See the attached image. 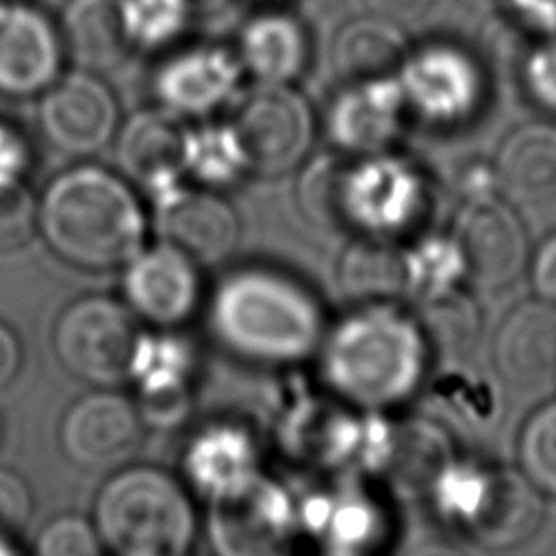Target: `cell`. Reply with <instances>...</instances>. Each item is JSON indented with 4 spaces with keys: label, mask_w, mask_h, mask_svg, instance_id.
<instances>
[{
    "label": "cell",
    "mask_w": 556,
    "mask_h": 556,
    "mask_svg": "<svg viewBox=\"0 0 556 556\" xmlns=\"http://www.w3.org/2000/svg\"><path fill=\"white\" fill-rule=\"evenodd\" d=\"M406 291L430 300L454 289V282L465 276L460 254L454 239H428L404 254Z\"/></svg>",
    "instance_id": "31"
},
{
    "label": "cell",
    "mask_w": 556,
    "mask_h": 556,
    "mask_svg": "<svg viewBox=\"0 0 556 556\" xmlns=\"http://www.w3.org/2000/svg\"><path fill=\"white\" fill-rule=\"evenodd\" d=\"M521 76L532 102L556 113V39H547L532 48L526 56Z\"/></svg>",
    "instance_id": "34"
},
{
    "label": "cell",
    "mask_w": 556,
    "mask_h": 556,
    "mask_svg": "<svg viewBox=\"0 0 556 556\" xmlns=\"http://www.w3.org/2000/svg\"><path fill=\"white\" fill-rule=\"evenodd\" d=\"M510 15L528 30L556 35V0H506Z\"/></svg>",
    "instance_id": "39"
},
{
    "label": "cell",
    "mask_w": 556,
    "mask_h": 556,
    "mask_svg": "<svg viewBox=\"0 0 556 556\" xmlns=\"http://www.w3.org/2000/svg\"><path fill=\"white\" fill-rule=\"evenodd\" d=\"M182 172L208 187H224L248 169L245 152L232 124H204L185 128Z\"/></svg>",
    "instance_id": "29"
},
{
    "label": "cell",
    "mask_w": 556,
    "mask_h": 556,
    "mask_svg": "<svg viewBox=\"0 0 556 556\" xmlns=\"http://www.w3.org/2000/svg\"><path fill=\"white\" fill-rule=\"evenodd\" d=\"M395 76L406 109L432 124L465 122L484 96V74L476 56L447 41L408 50Z\"/></svg>",
    "instance_id": "9"
},
{
    "label": "cell",
    "mask_w": 556,
    "mask_h": 556,
    "mask_svg": "<svg viewBox=\"0 0 556 556\" xmlns=\"http://www.w3.org/2000/svg\"><path fill=\"white\" fill-rule=\"evenodd\" d=\"M100 536L93 523L78 515L54 517L41 528L35 552L41 556H93L100 552Z\"/></svg>",
    "instance_id": "33"
},
{
    "label": "cell",
    "mask_w": 556,
    "mask_h": 556,
    "mask_svg": "<svg viewBox=\"0 0 556 556\" xmlns=\"http://www.w3.org/2000/svg\"><path fill=\"white\" fill-rule=\"evenodd\" d=\"M15 547L11 545V539L7 536H0V554H13Z\"/></svg>",
    "instance_id": "42"
},
{
    "label": "cell",
    "mask_w": 556,
    "mask_h": 556,
    "mask_svg": "<svg viewBox=\"0 0 556 556\" xmlns=\"http://www.w3.org/2000/svg\"><path fill=\"white\" fill-rule=\"evenodd\" d=\"M363 2L367 4V9L374 15L387 17V20L397 22V24L417 20L432 4V0H363Z\"/></svg>",
    "instance_id": "40"
},
{
    "label": "cell",
    "mask_w": 556,
    "mask_h": 556,
    "mask_svg": "<svg viewBox=\"0 0 556 556\" xmlns=\"http://www.w3.org/2000/svg\"><path fill=\"white\" fill-rule=\"evenodd\" d=\"M185 128L172 111H139L117 135L119 167L141 182L154 206L172 198L180 185Z\"/></svg>",
    "instance_id": "19"
},
{
    "label": "cell",
    "mask_w": 556,
    "mask_h": 556,
    "mask_svg": "<svg viewBox=\"0 0 556 556\" xmlns=\"http://www.w3.org/2000/svg\"><path fill=\"white\" fill-rule=\"evenodd\" d=\"M493 365L517 393L539 395L556 387V304L541 298L517 304L497 326Z\"/></svg>",
    "instance_id": "15"
},
{
    "label": "cell",
    "mask_w": 556,
    "mask_h": 556,
    "mask_svg": "<svg viewBox=\"0 0 556 556\" xmlns=\"http://www.w3.org/2000/svg\"><path fill=\"white\" fill-rule=\"evenodd\" d=\"M93 526L122 556H180L195 536V510L180 482L159 467H126L98 491Z\"/></svg>",
    "instance_id": "4"
},
{
    "label": "cell",
    "mask_w": 556,
    "mask_h": 556,
    "mask_svg": "<svg viewBox=\"0 0 556 556\" xmlns=\"http://www.w3.org/2000/svg\"><path fill=\"white\" fill-rule=\"evenodd\" d=\"M339 282L352 300L387 302L406 291L404 254L378 237H363L341 256Z\"/></svg>",
    "instance_id": "28"
},
{
    "label": "cell",
    "mask_w": 556,
    "mask_h": 556,
    "mask_svg": "<svg viewBox=\"0 0 556 556\" xmlns=\"http://www.w3.org/2000/svg\"><path fill=\"white\" fill-rule=\"evenodd\" d=\"M241 74L235 52L195 46L161 63L154 74V96L176 115H206L232 98Z\"/></svg>",
    "instance_id": "18"
},
{
    "label": "cell",
    "mask_w": 556,
    "mask_h": 556,
    "mask_svg": "<svg viewBox=\"0 0 556 556\" xmlns=\"http://www.w3.org/2000/svg\"><path fill=\"white\" fill-rule=\"evenodd\" d=\"M156 213L165 241L180 248L198 265H215L237 248V213L215 193L178 189L156 204Z\"/></svg>",
    "instance_id": "20"
},
{
    "label": "cell",
    "mask_w": 556,
    "mask_h": 556,
    "mask_svg": "<svg viewBox=\"0 0 556 556\" xmlns=\"http://www.w3.org/2000/svg\"><path fill=\"white\" fill-rule=\"evenodd\" d=\"M122 289L143 319L156 326L182 324L200 300L198 263L169 241L141 248L126 263Z\"/></svg>",
    "instance_id": "16"
},
{
    "label": "cell",
    "mask_w": 556,
    "mask_h": 556,
    "mask_svg": "<svg viewBox=\"0 0 556 556\" xmlns=\"http://www.w3.org/2000/svg\"><path fill=\"white\" fill-rule=\"evenodd\" d=\"M235 54L256 83L291 85L306 70L308 33L291 13L265 11L243 24Z\"/></svg>",
    "instance_id": "21"
},
{
    "label": "cell",
    "mask_w": 556,
    "mask_h": 556,
    "mask_svg": "<svg viewBox=\"0 0 556 556\" xmlns=\"http://www.w3.org/2000/svg\"><path fill=\"white\" fill-rule=\"evenodd\" d=\"M424 202V180L406 161L384 152L339 163L334 187L337 224L365 237H391L404 230Z\"/></svg>",
    "instance_id": "6"
},
{
    "label": "cell",
    "mask_w": 556,
    "mask_h": 556,
    "mask_svg": "<svg viewBox=\"0 0 556 556\" xmlns=\"http://www.w3.org/2000/svg\"><path fill=\"white\" fill-rule=\"evenodd\" d=\"M441 517L484 549H513L543 523L541 491L523 471L447 460L432 480Z\"/></svg>",
    "instance_id": "5"
},
{
    "label": "cell",
    "mask_w": 556,
    "mask_h": 556,
    "mask_svg": "<svg viewBox=\"0 0 556 556\" xmlns=\"http://www.w3.org/2000/svg\"><path fill=\"white\" fill-rule=\"evenodd\" d=\"M530 285L536 298L556 304V232L549 235L532 254Z\"/></svg>",
    "instance_id": "38"
},
{
    "label": "cell",
    "mask_w": 556,
    "mask_h": 556,
    "mask_svg": "<svg viewBox=\"0 0 556 556\" xmlns=\"http://www.w3.org/2000/svg\"><path fill=\"white\" fill-rule=\"evenodd\" d=\"M0 439H2V421H0Z\"/></svg>",
    "instance_id": "43"
},
{
    "label": "cell",
    "mask_w": 556,
    "mask_h": 556,
    "mask_svg": "<svg viewBox=\"0 0 556 556\" xmlns=\"http://www.w3.org/2000/svg\"><path fill=\"white\" fill-rule=\"evenodd\" d=\"M232 128L248 169L278 176L304 161L313 146L315 119L306 98L291 85L258 83L237 106Z\"/></svg>",
    "instance_id": "7"
},
{
    "label": "cell",
    "mask_w": 556,
    "mask_h": 556,
    "mask_svg": "<svg viewBox=\"0 0 556 556\" xmlns=\"http://www.w3.org/2000/svg\"><path fill=\"white\" fill-rule=\"evenodd\" d=\"M495 189L515 204L556 195V126L532 122L515 128L495 156Z\"/></svg>",
    "instance_id": "23"
},
{
    "label": "cell",
    "mask_w": 556,
    "mask_h": 556,
    "mask_svg": "<svg viewBox=\"0 0 556 556\" xmlns=\"http://www.w3.org/2000/svg\"><path fill=\"white\" fill-rule=\"evenodd\" d=\"M302 517L306 528L319 536L330 552L339 554L371 547L384 530L380 510L365 497L348 491L337 495H313L304 504Z\"/></svg>",
    "instance_id": "27"
},
{
    "label": "cell",
    "mask_w": 556,
    "mask_h": 556,
    "mask_svg": "<svg viewBox=\"0 0 556 556\" xmlns=\"http://www.w3.org/2000/svg\"><path fill=\"white\" fill-rule=\"evenodd\" d=\"M28 167V146L22 135L9 124L0 122V189L22 185Z\"/></svg>",
    "instance_id": "37"
},
{
    "label": "cell",
    "mask_w": 556,
    "mask_h": 556,
    "mask_svg": "<svg viewBox=\"0 0 556 556\" xmlns=\"http://www.w3.org/2000/svg\"><path fill=\"white\" fill-rule=\"evenodd\" d=\"M61 445L83 469H117L135 456L143 439L139 408L119 393L96 391L76 400L61 421Z\"/></svg>",
    "instance_id": "11"
},
{
    "label": "cell",
    "mask_w": 556,
    "mask_h": 556,
    "mask_svg": "<svg viewBox=\"0 0 556 556\" xmlns=\"http://www.w3.org/2000/svg\"><path fill=\"white\" fill-rule=\"evenodd\" d=\"M35 222L63 261L85 269L126 265L146 241V215L132 189L98 165H76L52 178Z\"/></svg>",
    "instance_id": "1"
},
{
    "label": "cell",
    "mask_w": 556,
    "mask_h": 556,
    "mask_svg": "<svg viewBox=\"0 0 556 556\" xmlns=\"http://www.w3.org/2000/svg\"><path fill=\"white\" fill-rule=\"evenodd\" d=\"M517 447L521 471L541 493L556 497V397L523 424Z\"/></svg>",
    "instance_id": "32"
},
{
    "label": "cell",
    "mask_w": 556,
    "mask_h": 556,
    "mask_svg": "<svg viewBox=\"0 0 556 556\" xmlns=\"http://www.w3.org/2000/svg\"><path fill=\"white\" fill-rule=\"evenodd\" d=\"M404 109L397 76L348 83L326 113V132L343 152L378 154L397 137Z\"/></svg>",
    "instance_id": "17"
},
{
    "label": "cell",
    "mask_w": 556,
    "mask_h": 556,
    "mask_svg": "<svg viewBox=\"0 0 556 556\" xmlns=\"http://www.w3.org/2000/svg\"><path fill=\"white\" fill-rule=\"evenodd\" d=\"M406 54L408 43L400 24L380 15L343 24L332 41V65L345 83L395 76Z\"/></svg>",
    "instance_id": "25"
},
{
    "label": "cell",
    "mask_w": 556,
    "mask_h": 556,
    "mask_svg": "<svg viewBox=\"0 0 556 556\" xmlns=\"http://www.w3.org/2000/svg\"><path fill=\"white\" fill-rule=\"evenodd\" d=\"M193 369V354L185 341L172 334H139L128 378L141 391L146 413L141 419L169 424L182 415L185 389Z\"/></svg>",
    "instance_id": "22"
},
{
    "label": "cell",
    "mask_w": 556,
    "mask_h": 556,
    "mask_svg": "<svg viewBox=\"0 0 556 556\" xmlns=\"http://www.w3.org/2000/svg\"><path fill=\"white\" fill-rule=\"evenodd\" d=\"M59 26L46 11L24 0H0V93L28 98L43 93L63 61Z\"/></svg>",
    "instance_id": "14"
},
{
    "label": "cell",
    "mask_w": 556,
    "mask_h": 556,
    "mask_svg": "<svg viewBox=\"0 0 556 556\" xmlns=\"http://www.w3.org/2000/svg\"><path fill=\"white\" fill-rule=\"evenodd\" d=\"M137 332L130 313L104 295L72 302L56 319L54 350L65 369L93 384L128 378Z\"/></svg>",
    "instance_id": "8"
},
{
    "label": "cell",
    "mask_w": 556,
    "mask_h": 556,
    "mask_svg": "<svg viewBox=\"0 0 556 556\" xmlns=\"http://www.w3.org/2000/svg\"><path fill=\"white\" fill-rule=\"evenodd\" d=\"M182 467L200 493L217 500L258 476V454L245 430L232 424H213L189 441Z\"/></svg>",
    "instance_id": "24"
},
{
    "label": "cell",
    "mask_w": 556,
    "mask_h": 556,
    "mask_svg": "<svg viewBox=\"0 0 556 556\" xmlns=\"http://www.w3.org/2000/svg\"><path fill=\"white\" fill-rule=\"evenodd\" d=\"M211 326L232 352L263 363L300 361L324 337L313 293L263 267L232 271L219 282L211 300Z\"/></svg>",
    "instance_id": "3"
},
{
    "label": "cell",
    "mask_w": 556,
    "mask_h": 556,
    "mask_svg": "<svg viewBox=\"0 0 556 556\" xmlns=\"http://www.w3.org/2000/svg\"><path fill=\"white\" fill-rule=\"evenodd\" d=\"M428 337L419 319L391 302L363 304L321 339V374L343 400L363 408L400 404L419 387Z\"/></svg>",
    "instance_id": "2"
},
{
    "label": "cell",
    "mask_w": 556,
    "mask_h": 556,
    "mask_svg": "<svg viewBox=\"0 0 556 556\" xmlns=\"http://www.w3.org/2000/svg\"><path fill=\"white\" fill-rule=\"evenodd\" d=\"M30 491L22 476L0 467V536L13 539L30 517Z\"/></svg>",
    "instance_id": "36"
},
{
    "label": "cell",
    "mask_w": 556,
    "mask_h": 556,
    "mask_svg": "<svg viewBox=\"0 0 556 556\" xmlns=\"http://www.w3.org/2000/svg\"><path fill=\"white\" fill-rule=\"evenodd\" d=\"M293 521L289 495L258 473L245 486L211 500L208 534L222 554H274L287 543Z\"/></svg>",
    "instance_id": "13"
},
{
    "label": "cell",
    "mask_w": 556,
    "mask_h": 556,
    "mask_svg": "<svg viewBox=\"0 0 556 556\" xmlns=\"http://www.w3.org/2000/svg\"><path fill=\"white\" fill-rule=\"evenodd\" d=\"M65 54L87 72H102L122 61L130 48L119 0H67L59 24Z\"/></svg>",
    "instance_id": "26"
},
{
    "label": "cell",
    "mask_w": 556,
    "mask_h": 556,
    "mask_svg": "<svg viewBox=\"0 0 556 556\" xmlns=\"http://www.w3.org/2000/svg\"><path fill=\"white\" fill-rule=\"evenodd\" d=\"M37 208L22 185L0 189V250L17 248L28 237Z\"/></svg>",
    "instance_id": "35"
},
{
    "label": "cell",
    "mask_w": 556,
    "mask_h": 556,
    "mask_svg": "<svg viewBox=\"0 0 556 556\" xmlns=\"http://www.w3.org/2000/svg\"><path fill=\"white\" fill-rule=\"evenodd\" d=\"M22 365V345L15 332L0 321V391L9 387Z\"/></svg>",
    "instance_id": "41"
},
{
    "label": "cell",
    "mask_w": 556,
    "mask_h": 556,
    "mask_svg": "<svg viewBox=\"0 0 556 556\" xmlns=\"http://www.w3.org/2000/svg\"><path fill=\"white\" fill-rule=\"evenodd\" d=\"M39 124L52 146L85 156L102 150L117 132V102L87 70L59 76L41 96Z\"/></svg>",
    "instance_id": "12"
},
{
    "label": "cell",
    "mask_w": 556,
    "mask_h": 556,
    "mask_svg": "<svg viewBox=\"0 0 556 556\" xmlns=\"http://www.w3.org/2000/svg\"><path fill=\"white\" fill-rule=\"evenodd\" d=\"M130 48L161 50L174 43L191 22V0H119Z\"/></svg>",
    "instance_id": "30"
},
{
    "label": "cell",
    "mask_w": 556,
    "mask_h": 556,
    "mask_svg": "<svg viewBox=\"0 0 556 556\" xmlns=\"http://www.w3.org/2000/svg\"><path fill=\"white\" fill-rule=\"evenodd\" d=\"M452 239L460 254L465 278L480 289H504L528 265L523 224L508 200L493 193L469 198L458 213Z\"/></svg>",
    "instance_id": "10"
}]
</instances>
